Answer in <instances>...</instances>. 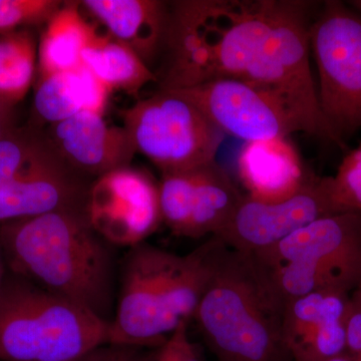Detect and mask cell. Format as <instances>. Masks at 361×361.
Masks as SVG:
<instances>
[{
    "instance_id": "obj_14",
    "label": "cell",
    "mask_w": 361,
    "mask_h": 361,
    "mask_svg": "<svg viewBox=\"0 0 361 361\" xmlns=\"http://www.w3.org/2000/svg\"><path fill=\"white\" fill-rule=\"evenodd\" d=\"M104 115L82 111L45 133L63 161L78 175L101 177L130 167L137 153L128 130L108 125Z\"/></svg>"
},
{
    "instance_id": "obj_5",
    "label": "cell",
    "mask_w": 361,
    "mask_h": 361,
    "mask_svg": "<svg viewBox=\"0 0 361 361\" xmlns=\"http://www.w3.org/2000/svg\"><path fill=\"white\" fill-rule=\"evenodd\" d=\"M111 322L6 269L0 361H71L110 341Z\"/></svg>"
},
{
    "instance_id": "obj_10",
    "label": "cell",
    "mask_w": 361,
    "mask_h": 361,
    "mask_svg": "<svg viewBox=\"0 0 361 361\" xmlns=\"http://www.w3.org/2000/svg\"><path fill=\"white\" fill-rule=\"evenodd\" d=\"M170 90L187 97L223 134L245 142L287 137L298 132L308 134L305 123L288 106L246 80L223 78Z\"/></svg>"
},
{
    "instance_id": "obj_16",
    "label": "cell",
    "mask_w": 361,
    "mask_h": 361,
    "mask_svg": "<svg viewBox=\"0 0 361 361\" xmlns=\"http://www.w3.org/2000/svg\"><path fill=\"white\" fill-rule=\"evenodd\" d=\"M310 174H306L298 152L287 137L244 142L240 151V180L255 200L275 203L290 198Z\"/></svg>"
},
{
    "instance_id": "obj_26",
    "label": "cell",
    "mask_w": 361,
    "mask_h": 361,
    "mask_svg": "<svg viewBox=\"0 0 361 361\" xmlns=\"http://www.w3.org/2000/svg\"><path fill=\"white\" fill-rule=\"evenodd\" d=\"M63 6L54 0H0V32L49 23Z\"/></svg>"
},
{
    "instance_id": "obj_12",
    "label": "cell",
    "mask_w": 361,
    "mask_h": 361,
    "mask_svg": "<svg viewBox=\"0 0 361 361\" xmlns=\"http://www.w3.org/2000/svg\"><path fill=\"white\" fill-rule=\"evenodd\" d=\"M334 214L337 212L329 177L311 173L302 188L283 201L266 203L244 195L231 219L213 237L233 251L256 255L315 220Z\"/></svg>"
},
{
    "instance_id": "obj_17",
    "label": "cell",
    "mask_w": 361,
    "mask_h": 361,
    "mask_svg": "<svg viewBox=\"0 0 361 361\" xmlns=\"http://www.w3.org/2000/svg\"><path fill=\"white\" fill-rule=\"evenodd\" d=\"M111 37L130 47L149 66L164 49L169 4L158 0H85L80 2Z\"/></svg>"
},
{
    "instance_id": "obj_21",
    "label": "cell",
    "mask_w": 361,
    "mask_h": 361,
    "mask_svg": "<svg viewBox=\"0 0 361 361\" xmlns=\"http://www.w3.org/2000/svg\"><path fill=\"white\" fill-rule=\"evenodd\" d=\"M80 2H65L47 23L39 47V78L82 66V52L97 28L80 13Z\"/></svg>"
},
{
    "instance_id": "obj_15",
    "label": "cell",
    "mask_w": 361,
    "mask_h": 361,
    "mask_svg": "<svg viewBox=\"0 0 361 361\" xmlns=\"http://www.w3.org/2000/svg\"><path fill=\"white\" fill-rule=\"evenodd\" d=\"M351 294L319 291L287 303L283 334L292 357L325 358L346 351Z\"/></svg>"
},
{
    "instance_id": "obj_20",
    "label": "cell",
    "mask_w": 361,
    "mask_h": 361,
    "mask_svg": "<svg viewBox=\"0 0 361 361\" xmlns=\"http://www.w3.org/2000/svg\"><path fill=\"white\" fill-rule=\"evenodd\" d=\"M82 63L109 90L137 94L158 80L149 66L130 47L96 30L82 52Z\"/></svg>"
},
{
    "instance_id": "obj_18",
    "label": "cell",
    "mask_w": 361,
    "mask_h": 361,
    "mask_svg": "<svg viewBox=\"0 0 361 361\" xmlns=\"http://www.w3.org/2000/svg\"><path fill=\"white\" fill-rule=\"evenodd\" d=\"M111 90L85 66L39 78L35 111L44 122H63L82 113L104 115Z\"/></svg>"
},
{
    "instance_id": "obj_1",
    "label": "cell",
    "mask_w": 361,
    "mask_h": 361,
    "mask_svg": "<svg viewBox=\"0 0 361 361\" xmlns=\"http://www.w3.org/2000/svg\"><path fill=\"white\" fill-rule=\"evenodd\" d=\"M111 244L90 226L85 207L0 225L6 269L111 322L116 267Z\"/></svg>"
},
{
    "instance_id": "obj_28",
    "label": "cell",
    "mask_w": 361,
    "mask_h": 361,
    "mask_svg": "<svg viewBox=\"0 0 361 361\" xmlns=\"http://www.w3.org/2000/svg\"><path fill=\"white\" fill-rule=\"evenodd\" d=\"M361 289V288H360ZM360 289L350 297L346 322V351L351 361H361V293Z\"/></svg>"
},
{
    "instance_id": "obj_7",
    "label": "cell",
    "mask_w": 361,
    "mask_h": 361,
    "mask_svg": "<svg viewBox=\"0 0 361 361\" xmlns=\"http://www.w3.org/2000/svg\"><path fill=\"white\" fill-rule=\"evenodd\" d=\"M310 4L282 0L276 20L242 80L279 99L302 120L308 134L341 145L323 118L311 71Z\"/></svg>"
},
{
    "instance_id": "obj_25",
    "label": "cell",
    "mask_w": 361,
    "mask_h": 361,
    "mask_svg": "<svg viewBox=\"0 0 361 361\" xmlns=\"http://www.w3.org/2000/svg\"><path fill=\"white\" fill-rule=\"evenodd\" d=\"M329 187L337 213H361V144L344 157Z\"/></svg>"
},
{
    "instance_id": "obj_13",
    "label": "cell",
    "mask_w": 361,
    "mask_h": 361,
    "mask_svg": "<svg viewBox=\"0 0 361 361\" xmlns=\"http://www.w3.org/2000/svg\"><path fill=\"white\" fill-rule=\"evenodd\" d=\"M52 149L30 168L0 184V225L52 211L85 207L90 188Z\"/></svg>"
},
{
    "instance_id": "obj_8",
    "label": "cell",
    "mask_w": 361,
    "mask_h": 361,
    "mask_svg": "<svg viewBox=\"0 0 361 361\" xmlns=\"http://www.w3.org/2000/svg\"><path fill=\"white\" fill-rule=\"evenodd\" d=\"M121 116L137 152L161 174L193 170L215 161L224 135L176 90H160Z\"/></svg>"
},
{
    "instance_id": "obj_24",
    "label": "cell",
    "mask_w": 361,
    "mask_h": 361,
    "mask_svg": "<svg viewBox=\"0 0 361 361\" xmlns=\"http://www.w3.org/2000/svg\"><path fill=\"white\" fill-rule=\"evenodd\" d=\"M196 169L161 174L159 183L161 219L176 236L184 237L189 223Z\"/></svg>"
},
{
    "instance_id": "obj_22",
    "label": "cell",
    "mask_w": 361,
    "mask_h": 361,
    "mask_svg": "<svg viewBox=\"0 0 361 361\" xmlns=\"http://www.w3.org/2000/svg\"><path fill=\"white\" fill-rule=\"evenodd\" d=\"M37 42L27 30L0 39V102L11 108L27 94L35 78Z\"/></svg>"
},
{
    "instance_id": "obj_31",
    "label": "cell",
    "mask_w": 361,
    "mask_h": 361,
    "mask_svg": "<svg viewBox=\"0 0 361 361\" xmlns=\"http://www.w3.org/2000/svg\"><path fill=\"white\" fill-rule=\"evenodd\" d=\"M294 361H351L348 353H344L342 355L331 356V357L317 358L307 357V356H295L293 357Z\"/></svg>"
},
{
    "instance_id": "obj_29",
    "label": "cell",
    "mask_w": 361,
    "mask_h": 361,
    "mask_svg": "<svg viewBox=\"0 0 361 361\" xmlns=\"http://www.w3.org/2000/svg\"><path fill=\"white\" fill-rule=\"evenodd\" d=\"M145 348L106 344L71 361H149Z\"/></svg>"
},
{
    "instance_id": "obj_32",
    "label": "cell",
    "mask_w": 361,
    "mask_h": 361,
    "mask_svg": "<svg viewBox=\"0 0 361 361\" xmlns=\"http://www.w3.org/2000/svg\"><path fill=\"white\" fill-rule=\"evenodd\" d=\"M351 6L355 7V11L361 14V0H355V1L350 2Z\"/></svg>"
},
{
    "instance_id": "obj_30",
    "label": "cell",
    "mask_w": 361,
    "mask_h": 361,
    "mask_svg": "<svg viewBox=\"0 0 361 361\" xmlns=\"http://www.w3.org/2000/svg\"><path fill=\"white\" fill-rule=\"evenodd\" d=\"M7 109H9L8 106H4V104L0 102V140H1L9 130L13 129L8 123Z\"/></svg>"
},
{
    "instance_id": "obj_11",
    "label": "cell",
    "mask_w": 361,
    "mask_h": 361,
    "mask_svg": "<svg viewBox=\"0 0 361 361\" xmlns=\"http://www.w3.org/2000/svg\"><path fill=\"white\" fill-rule=\"evenodd\" d=\"M85 215L92 229L111 245L132 248L159 229V184L144 171L118 169L90 183Z\"/></svg>"
},
{
    "instance_id": "obj_9",
    "label": "cell",
    "mask_w": 361,
    "mask_h": 361,
    "mask_svg": "<svg viewBox=\"0 0 361 361\" xmlns=\"http://www.w3.org/2000/svg\"><path fill=\"white\" fill-rule=\"evenodd\" d=\"M323 118L342 144L361 129V14L329 0L310 26Z\"/></svg>"
},
{
    "instance_id": "obj_2",
    "label": "cell",
    "mask_w": 361,
    "mask_h": 361,
    "mask_svg": "<svg viewBox=\"0 0 361 361\" xmlns=\"http://www.w3.org/2000/svg\"><path fill=\"white\" fill-rule=\"evenodd\" d=\"M282 0H183L169 4L160 90L242 80L276 20Z\"/></svg>"
},
{
    "instance_id": "obj_23",
    "label": "cell",
    "mask_w": 361,
    "mask_h": 361,
    "mask_svg": "<svg viewBox=\"0 0 361 361\" xmlns=\"http://www.w3.org/2000/svg\"><path fill=\"white\" fill-rule=\"evenodd\" d=\"M51 149L45 133L32 127L13 128L0 140V184L20 175Z\"/></svg>"
},
{
    "instance_id": "obj_4",
    "label": "cell",
    "mask_w": 361,
    "mask_h": 361,
    "mask_svg": "<svg viewBox=\"0 0 361 361\" xmlns=\"http://www.w3.org/2000/svg\"><path fill=\"white\" fill-rule=\"evenodd\" d=\"M286 305L255 259L223 245L193 320L217 361H294Z\"/></svg>"
},
{
    "instance_id": "obj_3",
    "label": "cell",
    "mask_w": 361,
    "mask_h": 361,
    "mask_svg": "<svg viewBox=\"0 0 361 361\" xmlns=\"http://www.w3.org/2000/svg\"><path fill=\"white\" fill-rule=\"evenodd\" d=\"M222 247L210 237L186 255L145 242L129 248L109 344L160 348L180 324L193 320Z\"/></svg>"
},
{
    "instance_id": "obj_19",
    "label": "cell",
    "mask_w": 361,
    "mask_h": 361,
    "mask_svg": "<svg viewBox=\"0 0 361 361\" xmlns=\"http://www.w3.org/2000/svg\"><path fill=\"white\" fill-rule=\"evenodd\" d=\"M243 197L217 161L197 168L185 238L216 236L231 219Z\"/></svg>"
},
{
    "instance_id": "obj_27",
    "label": "cell",
    "mask_w": 361,
    "mask_h": 361,
    "mask_svg": "<svg viewBox=\"0 0 361 361\" xmlns=\"http://www.w3.org/2000/svg\"><path fill=\"white\" fill-rule=\"evenodd\" d=\"M189 323H183L164 342L149 361H202L198 348L189 336Z\"/></svg>"
},
{
    "instance_id": "obj_6",
    "label": "cell",
    "mask_w": 361,
    "mask_h": 361,
    "mask_svg": "<svg viewBox=\"0 0 361 361\" xmlns=\"http://www.w3.org/2000/svg\"><path fill=\"white\" fill-rule=\"evenodd\" d=\"M285 302L319 291L361 288V213L325 216L251 255Z\"/></svg>"
}]
</instances>
